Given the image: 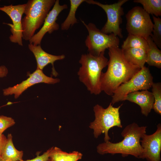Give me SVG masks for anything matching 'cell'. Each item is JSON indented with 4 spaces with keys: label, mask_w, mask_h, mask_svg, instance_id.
I'll use <instances>...</instances> for the list:
<instances>
[{
    "label": "cell",
    "mask_w": 161,
    "mask_h": 161,
    "mask_svg": "<svg viewBox=\"0 0 161 161\" xmlns=\"http://www.w3.org/2000/svg\"><path fill=\"white\" fill-rule=\"evenodd\" d=\"M15 123L14 120L11 117L0 116V133H3L7 129L14 125Z\"/></svg>",
    "instance_id": "cb8c5ba5"
},
{
    "label": "cell",
    "mask_w": 161,
    "mask_h": 161,
    "mask_svg": "<svg viewBox=\"0 0 161 161\" xmlns=\"http://www.w3.org/2000/svg\"><path fill=\"white\" fill-rule=\"evenodd\" d=\"M126 29L129 34L146 39L152 34L153 23L150 15L142 7L136 6L128 11L126 15Z\"/></svg>",
    "instance_id": "ba28073f"
},
{
    "label": "cell",
    "mask_w": 161,
    "mask_h": 161,
    "mask_svg": "<svg viewBox=\"0 0 161 161\" xmlns=\"http://www.w3.org/2000/svg\"><path fill=\"white\" fill-rule=\"evenodd\" d=\"M55 0H29L26 4L25 16L22 19V39L29 41L44 24Z\"/></svg>",
    "instance_id": "277c9868"
},
{
    "label": "cell",
    "mask_w": 161,
    "mask_h": 161,
    "mask_svg": "<svg viewBox=\"0 0 161 161\" xmlns=\"http://www.w3.org/2000/svg\"><path fill=\"white\" fill-rule=\"evenodd\" d=\"M148 47L147 50L146 63L150 66L161 68V51L154 42L151 36L146 39Z\"/></svg>",
    "instance_id": "e0dca14e"
},
{
    "label": "cell",
    "mask_w": 161,
    "mask_h": 161,
    "mask_svg": "<svg viewBox=\"0 0 161 161\" xmlns=\"http://www.w3.org/2000/svg\"><path fill=\"white\" fill-rule=\"evenodd\" d=\"M153 77L148 68L144 66L129 80L121 84L112 96V105L125 100L128 94L139 90H148L151 87Z\"/></svg>",
    "instance_id": "52a82bcc"
},
{
    "label": "cell",
    "mask_w": 161,
    "mask_h": 161,
    "mask_svg": "<svg viewBox=\"0 0 161 161\" xmlns=\"http://www.w3.org/2000/svg\"><path fill=\"white\" fill-rule=\"evenodd\" d=\"M82 156V154L77 151H74L69 153L66 152L65 161H77L81 159Z\"/></svg>",
    "instance_id": "4316f807"
},
{
    "label": "cell",
    "mask_w": 161,
    "mask_h": 161,
    "mask_svg": "<svg viewBox=\"0 0 161 161\" xmlns=\"http://www.w3.org/2000/svg\"><path fill=\"white\" fill-rule=\"evenodd\" d=\"M51 149L52 148L44 152L42 155H38L34 159L25 160H22L18 161H49Z\"/></svg>",
    "instance_id": "484cf974"
},
{
    "label": "cell",
    "mask_w": 161,
    "mask_h": 161,
    "mask_svg": "<svg viewBox=\"0 0 161 161\" xmlns=\"http://www.w3.org/2000/svg\"><path fill=\"white\" fill-rule=\"evenodd\" d=\"M0 161H9L2 159V160H0Z\"/></svg>",
    "instance_id": "f546056e"
},
{
    "label": "cell",
    "mask_w": 161,
    "mask_h": 161,
    "mask_svg": "<svg viewBox=\"0 0 161 161\" xmlns=\"http://www.w3.org/2000/svg\"><path fill=\"white\" fill-rule=\"evenodd\" d=\"M151 87L154 100L152 109L156 113L161 115V83L153 82Z\"/></svg>",
    "instance_id": "7402d4cb"
},
{
    "label": "cell",
    "mask_w": 161,
    "mask_h": 161,
    "mask_svg": "<svg viewBox=\"0 0 161 161\" xmlns=\"http://www.w3.org/2000/svg\"><path fill=\"white\" fill-rule=\"evenodd\" d=\"M28 47L30 50L33 53L35 58L37 64V69L42 70L49 64L52 66V73L55 77L58 75L55 69L54 63L56 61L63 60L65 58V55H53L48 53L44 51L40 45H35L29 44Z\"/></svg>",
    "instance_id": "5bb4252c"
},
{
    "label": "cell",
    "mask_w": 161,
    "mask_h": 161,
    "mask_svg": "<svg viewBox=\"0 0 161 161\" xmlns=\"http://www.w3.org/2000/svg\"><path fill=\"white\" fill-rule=\"evenodd\" d=\"M23 152L19 151L15 147L11 134H8L7 141L1 155L2 159L9 161H18L22 160Z\"/></svg>",
    "instance_id": "ac0fdd59"
},
{
    "label": "cell",
    "mask_w": 161,
    "mask_h": 161,
    "mask_svg": "<svg viewBox=\"0 0 161 161\" xmlns=\"http://www.w3.org/2000/svg\"><path fill=\"white\" fill-rule=\"evenodd\" d=\"M126 100L138 105L140 107L141 113L146 117L152 109L154 101L152 92L147 90L131 93L127 95L125 98Z\"/></svg>",
    "instance_id": "9a60e30c"
},
{
    "label": "cell",
    "mask_w": 161,
    "mask_h": 161,
    "mask_svg": "<svg viewBox=\"0 0 161 161\" xmlns=\"http://www.w3.org/2000/svg\"><path fill=\"white\" fill-rule=\"evenodd\" d=\"M86 0H70V9L68 15L64 22L61 24L62 30H67L71 26L77 23L75 17L76 10L79 6Z\"/></svg>",
    "instance_id": "d6986e66"
},
{
    "label": "cell",
    "mask_w": 161,
    "mask_h": 161,
    "mask_svg": "<svg viewBox=\"0 0 161 161\" xmlns=\"http://www.w3.org/2000/svg\"><path fill=\"white\" fill-rule=\"evenodd\" d=\"M49 161H53L52 159L49 158Z\"/></svg>",
    "instance_id": "4dcf8cb0"
},
{
    "label": "cell",
    "mask_w": 161,
    "mask_h": 161,
    "mask_svg": "<svg viewBox=\"0 0 161 161\" xmlns=\"http://www.w3.org/2000/svg\"><path fill=\"white\" fill-rule=\"evenodd\" d=\"M147 127L139 126L135 123L127 126L121 133L123 139L120 142L112 143L110 141L98 145L97 152L104 155L120 154L123 157L129 155L141 158L143 150L140 143L143 135L146 134Z\"/></svg>",
    "instance_id": "7a4b0ae2"
},
{
    "label": "cell",
    "mask_w": 161,
    "mask_h": 161,
    "mask_svg": "<svg viewBox=\"0 0 161 161\" xmlns=\"http://www.w3.org/2000/svg\"><path fill=\"white\" fill-rule=\"evenodd\" d=\"M8 70L4 65L0 66V78H3L7 76L8 73Z\"/></svg>",
    "instance_id": "f1b7e54d"
},
{
    "label": "cell",
    "mask_w": 161,
    "mask_h": 161,
    "mask_svg": "<svg viewBox=\"0 0 161 161\" xmlns=\"http://www.w3.org/2000/svg\"><path fill=\"white\" fill-rule=\"evenodd\" d=\"M26 4H13L0 7V11L4 12L10 18L13 24L4 23L9 26L12 34L9 37L11 42L22 46V17L24 13Z\"/></svg>",
    "instance_id": "30bf717a"
},
{
    "label": "cell",
    "mask_w": 161,
    "mask_h": 161,
    "mask_svg": "<svg viewBox=\"0 0 161 161\" xmlns=\"http://www.w3.org/2000/svg\"><path fill=\"white\" fill-rule=\"evenodd\" d=\"M66 153L57 147H52L49 158L53 161H65Z\"/></svg>",
    "instance_id": "d4e9b609"
},
{
    "label": "cell",
    "mask_w": 161,
    "mask_h": 161,
    "mask_svg": "<svg viewBox=\"0 0 161 161\" xmlns=\"http://www.w3.org/2000/svg\"><path fill=\"white\" fill-rule=\"evenodd\" d=\"M133 2L141 4L143 9L149 15L156 17L161 16V0H134Z\"/></svg>",
    "instance_id": "44dd1931"
},
{
    "label": "cell",
    "mask_w": 161,
    "mask_h": 161,
    "mask_svg": "<svg viewBox=\"0 0 161 161\" xmlns=\"http://www.w3.org/2000/svg\"><path fill=\"white\" fill-rule=\"evenodd\" d=\"M154 23L152 34L151 36L152 40L157 46L161 49V19L152 15Z\"/></svg>",
    "instance_id": "603a6c76"
},
{
    "label": "cell",
    "mask_w": 161,
    "mask_h": 161,
    "mask_svg": "<svg viewBox=\"0 0 161 161\" xmlns=\"http://www.w3.org/2000/svg\"><path fill=\"white\" fill-rule=\"evenodd\" d=\"M105 52L98 55L89 53L82 54L79 61L81 64L78 72L79 79L92 94L99 95L102 92L100 77L103 69L107 65L108 59Z\"/></svg>",
    "instance_id": "3957f363"
},
{
    "label": "cell",
    "mask_w": 161,
    "mask_h": 161,
    "mask_svg": "<svg viewBox=\"0 0 161 161\" xmlns=\"http://www.w3.org/2000/svg\"><path fill=\"white\" fill-rule=\"evenodd\" d=\"M122 50L125 57L129 62L140 69L144 66L146 63L147 50L142 48H135Z\"/></svg>",
    "instance_id": "2e32d148"
},
{
    "label": "cell",
    "mask_w": 161,
    "mask_h": 161,
    "mask_svg": "<svg viewBox=\"0 0 161 161\" xmlns=\"http://www.w3.org/2000/svg\"><path fill=\"white\" fill-rule=\"evenodd\" d=\"M67 8L66 4L61 5L59 0H56L52 9L46 17L42 27L29 40L30 44L35 45H40L43 38L47 33L51 34L58 30L59 25L56 22L57 17L63 10Z\"/></svg>",
    "instance_id": "4fadbf2b"
},
{
    "label": "cell",
    "mask_w": 161,
    "mask_h": 161,
    "mask_svg": "<svg viewBox=\"0 0 161 161\" xmlns=\"http://www.w3.org/2000/svg\"><path fill=\"white\" fill-rule=\"evenodd\" d=\"M7 137L0 133V156H1L6 145Z\"/></svg>",
    "instance_id": "83f0119b"
},
{
    "label": "cell",
    "mask_w": 161,
    "mask_h": 161,
    "mask_svg": "<svg viewBox=\"0 0 161 161\" xmlns=\"http://www.w3.org/2000/svg\"><path fill=\"white\" fill-rule=\"evenodd\" d=\"M143 151L141 158L148 161H160L161 125L159 123L153 134H144L140 141Z\"/></svg>",
    "instance_id": "7c38bea8"
},
{
    "label": "cell",
    "mask_w": 161,
    "mask_h": 161,
    "mask_svg": "<svg viewBox=\"0 0 161 161\" xmlns=\"http://www.w3.org/2000/svg\"><path fill=\"white\" fill-rule=\"evenodd\" d=\"M26 80L13 87H10L3 90L4 95L5 96L14 95L15 99L18 98L22 93L29 87L35 84L44 83L48 84H54L59 82L60 79L53 78L46 75L42 70L36 69Z\"/></svg>",
    "instance_id": "8fae6325"
},
{
    "label": "cell",
    "mask_w": 161,
    "mask_h": 161,
    "mask_svg": "<svg viewBox=\"0 0 161 161\" xmlns=\"http://www.w3.org/2000/svg\"><path fill=\"white\" fill-rule=\"evenodd\" d=\"M148 47V44L146 39L139 36L129 34L121 46L122 49L142 48L147 50Z\"/></svg>",
    "instance_id": "ffe728a7"
},
{
    "label": "cell",
    "mask_w": 161,
    "mask_h": 161,
    "mask_svg": "<svg viewBox=\"0 0 161 161\" xmlns=\"http://www.w3.org/2000/svg\"><path fill=\"white\" fill-rule=\"evenodd\" d=\"M83 24L89 33L85 41L89 53L94 55H98L111 47H119V37L113 33L109 35L104 33L97 28L94 24H86L83 20Z\"/></svg>",
    "instance_id": "8992f818"
},
{
    "label": "cell",
    "mask_w": 161,
    "mask_h": 161,
    "mask_svg": "<svg viewBox=\"0 0 161 161\" xmlns=\"http://www.w3.org/2000/svg\"><path fill=\"white\" fill-rule=\"evenodd\" d=\"M128 1L119 0L117 2L110 4H103L93 0H86L85 2L99 6L106 12L107 21L101 31L106 34L113 33L122 38L123 35L120 25L122 22L121 17L124 13L122 6Z\"/></svg>",
    "instance_id": "9c48e42d"
},
{
    "label": "cell",
    "mask_w": 161,
    "mask_h": 161,
    "mask_svg": "<svg viewBox=\"0 0 161 161\" xmlns=\"http://www.w3.org/2000/svg\"><path fill=\"white\" fill-rule=\"evenodd\" d=\"M122 105L114 107L111 102L106 109L98 104L94 107L95 119L90 123L89 127L93 130L95 138H97L102 134H104L105 142L109 141L111 140L108 134L109 130L115 126L122 128L119 112Z\"/></svg>",
    "instance_id": "5b68a950"
},
{
    "label": "cell",
    "mask_w": 161,
    "mask_h": 161,
    "mask_svg": "<svg viewBox=\"0 0 161 161\" xmlns=\"http://www.w3.org/2000/svg\"><path fill=\"white\" fill-rule=\"evenodd\" d=\"M2 159V158L1 157V156H0V160Z\"/></svg>",
    "instance_id": "1f68e13d"
},
{
    "label": "cell",
    "mask_w": 161,
    "mask_h": 161,
    "mask_svg": "<svg viewBox=\"0 0 161 161\" xmlns=\"http://www.w3.org/2000/svg\"><path fill=\"white\" fill-rule=\"evenodd\" d=\"M108 49V68L105 72H102L100 81L101 91L112 96L119 86L129 80L141 69L126 59L121 49L111 47Z\"/></svg>",
    "instance_id": "6da1fadb"
}]
</instances>
